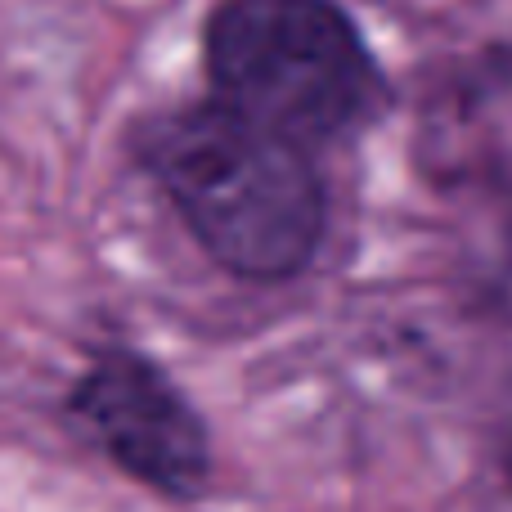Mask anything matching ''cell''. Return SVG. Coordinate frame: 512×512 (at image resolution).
Segmentation results:
<instances>
[{
	"label": "cell",
	"mask_w": 512,
	"mask_h": 512,
	"mask_svg": "<svg viewBox=\"0 0 512 512\" xmlns=\"http://www.w3.org/2000/svg\"><path fill=\"white\" fill-rule=\"evenodd\" d=\"M131 153L225 274L283 283L315 261L328 194L310 149L288 135L212 95L144 117L131 131Z\"/></svg>",
	"instance_id": "6da1fadb"
},
{
	"label": "cell",
	"mask_w": 512,
	"mask_h": 512,
	"mask_svg": "<svg viewBox=\"0 0 512 512\" xmlns=\"http://www.w3.org/2000/svg\"><path fill=\"white\" fill-rule=\"evenodd\" d=\"M203 59L221 104L310 153L369 131L387 108V77L333 0H225Z\"/></svg>",
	"instance_id": "7a4b0ae2"
},
{
	"label": "cell",
	"mask_w": 512,
	"mask_h": 512,
	"mask_svg": "<svg viewBox=\"0 0 512 512\" xmlns=\"http://www.w3.org/2000/svg\"><path fill=\"white\" fill-rule=\"evenodd\" d=\"M68 423L122 477L162 499L212 490V432L180 382L135 346H104L68 387Z\"/></svg>",
	"instance_id": "3957f363"
}]
</instances>
